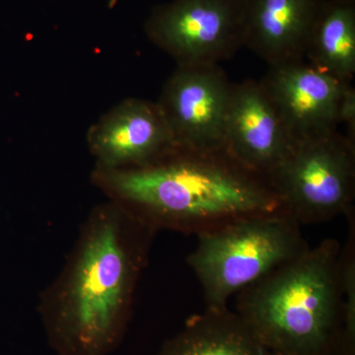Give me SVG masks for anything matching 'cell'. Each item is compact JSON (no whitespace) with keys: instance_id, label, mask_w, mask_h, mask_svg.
Listing matches in <instances>:
<instances>
[{"instance_id":"cell-2","label":"cell","mask_w":355,"mask_h":355,"mask_svg":"<svg viewBox=\"0 0 355 355\" xmlns=\"http://www.w3.org/2000/svg\"><path fill=\"white\" fill-rule=\"evenodd\" d=\"M92 183L156 231L198 235L258 214L287 211L266 177L224 149L175 147L157 160L125 169L94 168Z\"/></svg>"},{"instance_id":"cell-7","label":"cell","mask_w":355,"mask_h":355,"mask_svg":"<svg viewBox=\"0 0 355 355\" xmlns=\"http://www.w3.org/2000/svg\"><path fill=\"white\" fill-rule=\"evenodd\" d=\"M232 86L218 64L177 67L156 102L176 147L198 151L223 149Z\"/></svg>"},{"instance_id":"cell-5","label":"cell","mask_w":355,"mask_h":355,"mask_svg":"<svg viewBox=\"0 0 355 355\" xmlns=\"http://www.w3.org/2000/svg\"><path fill=\"white\" fill-rule=\"evenodd\" d=\"M268 179L300 225L347 216L354 200L355 146L338 130L299 140Z\"/></svg>"},{"instance_id":"cell-15","label":"cell","mask_w":355,"mask_h":355,"mask_svg":"<svg viewBox=\"0 0 355 355\" xmlns=\"http://www.w3.org/2000/svg\"><path fill=\"white\" fill-rule=\"evenodd\" d=\"M338 121L347 125V135H345L350 144L355 146V88L352 83H347L343 90L338 108Z\"/></svg>"},{"instance_id":"cell-8","label":"cell","mask_w":355,"mask_h":355,"mask_svg":"<svg viewBox=\"0 0 355 355\" xmlns=\"http://www.w3.org/2000/svg\"><path fill=\"white\" fill-rule=\"evenodd\" d=\"M296 144L260 81L233 84L223 133L231 157L268 179Z\"/></svg>"},{"instance_id":"cell-12","label":"cell","mask_w":355,"mask_h":355,"mask_svg":"<svg viewBox=\"0 0 355 355\" xmlns=\"http://www.w3.org/2000/svg\"><path fill=\"white\" fill-rule=\"evenodd\" d=\"M158 355H273L249 327L228 309L191 318Z\"/></svg>"},{"instance_id":"cell-6","label":"cell","mask_w":355,"mask_h":355,"mask_svg":"<svg viewBox=\"0 0 355 355\" xmlns=\"http://www.w3.org/2000/svg\"><path fill=\"white\" fill-rule=\"evenodd\" d=\"M243 0H173L156 6L147 37L178 67L219 65L245 46Z\"/></svg>"},{"instance_id":"cell-10","label":"cell","mask_w":355,"mask_h":355,"mask_svg":"<svg viewBox=\"0 0 355 355\" xmlns=\"http://www.w3.org/2000/svg\"><path fill=\"white\" fill-rule=\"evenodd\" d=\"M95 167L125 169L157 160L176 146L157 103L128 98L103 114L89 130Z\"/></svg>"},{"instance_id":"cell-14","label":"cell","mask_w":355,"mask_h":355,"mask_svg":"<svg viewBox=\"0 0 355 355\" xmlns=\"http://www.w3.org/2000/svg\"><path fill=\"white\" fill-rule=\"evenodd\" d=\"M355 236L350 228L349 241L340 254V277L342 287V324L347 352L352 354L355 336Z\"/></svg>"},{"instance_id":"cell-4","label":"cell","mask_w":355,"mask_h":355,"mask_svg":"<svg viewBox=\"0 0 355 355\" xmlns=\"http://www.w3.org/2000/svg\"><path fill=\"white\" fill-rule=\"evenodd\" d=\"M288 211L237 219L198 236L188 263L209 310L227 309L229 299L305 253L309 246Z\"/></svg>"},{"instance_id":"cell-11","label":"cell","mask_w":355,"mask_h":355,"mask_svg":"<svg viewBox=\"0 0 355 355\" xmlns=\"http://www.w3.org/2000/svg\"><path fill=\"white\" fill-rule=\"evenodd\" d=\"M245 46L270 65L305 60L315 24L328 0H243Z\"/></svg>"},{"instance_id":"cell-1","label":"cell","mask_w":355,"mask_h":355,"mask_svg":"<svg viewBox=\"0 0 355 355\" xmlns=\"http://www.w3.org/2000/svg\"><path fill=\"white\" fill-rule=\"evenodd\" d=\"M155 232L113 200L89 214L62 272L39 300L58 355H109L118 347Z\"/></svg>"},{"instance_id":"cell-9","label":"cell","mask_w":355,"mask_h":355,"mask_svg":"<svg viewBox=\"0 0 355 355\" xmlns=\"http://www.w3.org/2000/svg\"><path fill=\"white\" fill-rule=\"evenodd\" d=\"M260 83L296 141L336 132L338 103L350 83L305 60L270 65Z\"/></svg>"},{"instance_id":"cell-3","label":"cell","mask_w":355,"mask_h":355,"mask_svg":"<svg viewBox=\"0 0 355 355\" xmlns=\"http://www.w3.org/2000/svg\"><path fill=\"white\" fill-rule=\"evenodd\" d=\"M340 243L324 240L240 291L237 314L273 355H329L340 342Z\"/></svg>"},{"instance_id":"cell-13","label":"cell","mask_w":355,"mask_h":355,"mask_svg":"<svg viewBox=\"0 0 355 355\" xmlns=\"http://www.w3.org/2000/svg\"><path fill=\"white\" fill-rule=\"evenodd\" d=\"M305 60L345 83L355 74V0H328L318 18Z\"/></svg>"}]
</instances>
